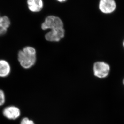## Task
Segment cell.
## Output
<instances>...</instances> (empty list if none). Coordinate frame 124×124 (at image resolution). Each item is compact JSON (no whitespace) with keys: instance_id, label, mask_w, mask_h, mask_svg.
Wrapping results in <instances>:
<instances>
[{"instance_id":"5","label":"cell","mask_w":124,"mask_h":124,"mask_svg":"<svg viewBox=\"0 0 124 124\" xmlns=\"http://www.w3.org/2000/svg\"><path fill=\"white\" fill-rule=\"evenodd\" d=\"M2 112L4 116L10 120L17 119L21 115L20 110L19 108L14 106L6 107L4 108Z\"/></svg>"},{"instance_id":"11","label":"cell","mask_w":124,"mask_h":124,"mask_svg":"<svg viewBox=\"0 0 124 124\" xmlns=\"http://www.w3.org/2000/svg\"><path fill=\"white\" fill-rule=\"evenodd\" d=\"M20 124H35L34 122L31 120L29 119L28 118H24L22 120Z\"/></svg>"},{"instance_id":"14","label":"cell","mask_w":124,"mask_h":124,"mask_svg":"<svg viewBox=\"0 0 124 124\" xmlns=\"http://www.w3.org/2000/svg\"><path fill=\"white\" fill-rule=\"evenodd\" d=\"M123 48H124V41H123Z\"/></svg>"},{"instance_id":"9","label":"cell","mask_w":124,"mask_h":124,"mask_svg":"<svg viewBox=\"0 0 124 124\" xmlns=\"http://www.w3.org/2000/svg\"><path fill=\"white\" fill-rule=\"evenodd\" d=\"M10 25V21L8 17L2 16L0 17V26L7 29Z\"/></svg>"},{"instance_id":"2","label":"cell","mask_w":124,"mask_h":124,"mask_svg":"<svg viewBox=\"0 0 124 124\" xmlns=\"http://www.w3.org/2000/svg\"><path fill=\"white\" fill-rule=\"evenodd\" d=\"M110 67L108 64L104 61H97L93 65L94 76L99 79L106 78L110 73Z\"/></svg>"},{"instance_id":"1","label":"cell","mask_w":124,"mask_h":124,"mask_svg":"<svg viewBox=\"0 0 124 124\" xmlns=\"http://www.w3.org/2000/svg\"><path fill=\"white\" fill-rule=\"evenodd\" d=\"M17 59L21 66L25 69H29L33 66L36 61V51L31 46H26L18 53Z\"/></svg>"},{"instance_id":"3","label":"cell","mask_w":124,"mask_h":124,"mask_svg":"<svg viewBox=\"0 0 124 124\" xmlns=\"http://www.w3.org/2000/svg\"><path fill=\"white\" fill-rule=\"evenodd\" d=\"M42 29L46 30L48 29H57L63 28V23L61 19L55 16H49L47 17L44 22L42 25Z\"/></svg>"},{"instance_id":"16","label":"cell","mask_w":124,"mask_h":124,"mask_svg":"<svg viewBox=\"0 0 124 124\" xmlns=\"http://www.w3.org/2000/svg\"><path fill=\"white\" fill-rule=\"evenodd\" d=\"M0 17H1V16H0Z\"/></svg>"},{"instance_id":"12","label":"cell","mask_w":124,"mask_h":124,"mask_svg":"<svg viewBox=\"0 0 124 124\" xmlns=\"http://www.w3.org/2000/svg\"><path fill=\"white\" fill-rule=\"evenodd\" d=\"M7 29L0 26V36H3L5 34L7 31Z\"/></svg>"},{"instance_id":"10","label":"cell","mask_w":124,"mask_h":124,"mask_svg":"<svg viewBox=\"0 0 124 124\" xmlns=\"http://www.w3.org/2000/svg\"><path fill=\"white\" fill-rule=\"evenodd\" d=\"M6 101V97L5 92L2 90L0 89V106H2Z\"/></svg>"},{"instance_id":"6","label":"cell","mask_w":124,"mask_h":124,"mask_svg":"<svg viewBox=\"0 0 124 124\" xmlns=\"http://www.w3.org/2000/svg\"><path fill=\"white\" fill-rule=\"evenodd\" d=\"M64 33L63 28L52 30L46 34V39L49 42H58L64 37Z\"/></svg>"},{"instance_id":"7","label":"cell","mask_w":124,"mask_h":124,"mask_svg":"<svg viewBox=\"0 0 124 124\" xmlns=\"http://www.w3.org/2000/svg\"><path fill=\"white\" fill-rule=\"evenodd\" d=\"M11 72L9 63L4 59H0V78H5L8 76Z\"/></svg>"},{"instance_id":"4","label":"cell","mask_w":124,"mask_h":124,"mask_svg":"<svg viewBox=\"0 0 124 124\" xmlns=\"http://www.w3.org/2000/svg\"><path fill=\"white\" fill-rule=\"evenodd\" d=\"M116 4L115 0H100L99 9L104 14L112 13L116 9Z\"/></svg>"},{"instance_id":"15","label":"cell","mask_w":124,"mask_h":124,"mask_svg":"<svg viewBox=\"0 0 124 124\" xmlns=\"http://www.w3.org/2000/svg\"><path fill=\"white\" fill-rule=\"evenodd\" d=\"M123 84L124 85V79H123Z\"/></svg>"},{"instance_id":"13","label":"cell","mask_w":124,"mask_h":124,"mask_svg":"<svg viewBox=\"0 0 124 124\" xmlns=\"http://www.w3.org/2000/svg\"><path fill=\"white\" fill-rule=\"evenodd\" d=\"M57 0L59 2H63L66 1L67 0Z\"/></svg>"},{"instance_id":"8","label":"cell","mask_w":124,"mask_h":124,"mask_svg":"<svg viewBox=\"0 0 124 124\" xmlns=\"http://www.w3.org/2000/svg\"><path fill=\"white\" fill-rule=\"evenodd\" d=\"M27 3L29 9L32 12H39L43 8L42 0H28Z\"/></svg>"}]
</instances>
